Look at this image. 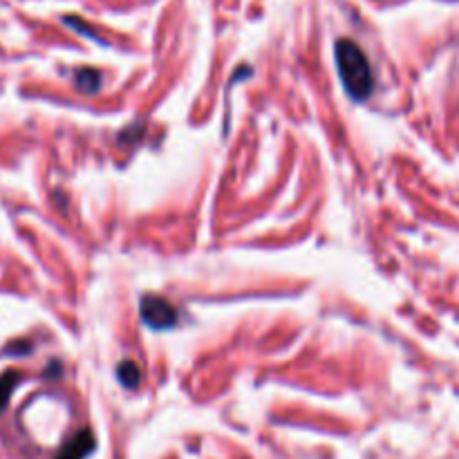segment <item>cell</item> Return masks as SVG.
I'll return each mask as SVG.
<instances>
[{"instance_id": "cell-1", "label": "cell", "mask_w": 459, "mask_h": 459, "mask_svg": "<svg viewBox=\"0 0 459 459\" xmlns=\"http://www.w3.org/2000/svg\"><path fill=\"white\" fill-rule=\"evenodd\" d=\"M336 67H339V76L350 97L357 101L370 97L372 88H375V76H372L370 61L354 40L341 39L336 43Z\"/></svg>"}, {"instance_id": "cell-2", "label": "cell", "mask_w": 459, "mask_h": 459, "mask_svg": "<svg viewBox=\"0 0 459 459\" xmlns=\"http://www.w3.org/2000/svg\"><path fill=\"white\" fill-rule=\"evenodd\" d=\"M139 312H142V321L146 323L151 330L164 332L178 325V309L161 296L146 294L139 303Z\"/></svg>"}, {"instance_id": "cell-3", "label": "cell", "mask_w": 459, "mask_h": 459, "mask_svg": "<svg viewBox=\"0 0 459 459\" xmlns=\"http://www.w3.org/2000/svg\"><path fill=\"white\" fill-rule=\"evenodd\" d=\"M94 444H97V439H94L92 430L83 429L63 444V448L54 459H85L94 451Z\"/></svg>"}, {"instance_id": "cell-4", "label": "cell", "mask_w": 459, "mask_h": 459, "mask_svg": "<svg viewBox=\"0 0 459 459\" xmlns=\"http://www.w3.org/2000/svg\"><path fill=\"white\" fill-rule=\"evenodd\" d=\"M117 379L121 381V385L133 390L137 388L139 381H142V372H139V368L134 366L133 361H121L119 366H117Z\"/></svg>"}, {"instance_id": "cell-5", "label": "cell", "mask_w": 459, "mask_h": 459, "mask_svg": "<svg viewBox=\"0 0 459 459\" xmlns=\"http://www.w3.org/2000/svg\"><path fill=\"white\" fill-rule=\"evenodd\" d=\"M99 83H101V74H99L97 70L83 67V70L76 72V88L83 90V92H88V94L97 92Z\"/></svg>"}, {"instance_id": "cell-6", "label": "cell", "mask_w": 459, "mask_h": 459, "mask_svg": "<svg viewBox=\"0 0 459 459\" xmlns=\"http://www.w3.org/2000/svg\"><path fill=\"white\" fill-rule=\"evenodd\" d=\"M18 379H21V375H18L16 370H9V372H4L3 377H0V411H3L4 406H7V402H9V394H12V390H13V385L18 384Z\"/></svg>"}]
</instances>
